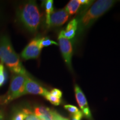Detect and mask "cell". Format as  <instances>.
Returning a JSON list of instances; mask_svg holds the SVG:
<instances>
[{
	"label": "cell",
	"mask_w": 120,
	"mask_h": 120,
	"mask_svg": "<svg viewBox=\"0 0 120 120\" xmlns=\"http://www.w3.org/2000/svg\"><path fill=\"white\" fill-rule=\"evenodd\" d=\"M116 1L113 0H98L81 12L76 19L78 21L77 34L81 36L94 23V22L111 9Z\"/></svg>",
	"instance_id": "6da1fadb"
},
{
	"label": "cell",
	"mask_w": 120,
	"mask_h": 120,
	"mask_svg": "<svg viewBox=\"0 0 120 120\" xmlns=\"http://www.w3.org/2000/svg\"><path fill=\"white\" fill-rule=\"evenodd\" d=\"M0 60L13 73H27L19 56L15 51L10 38L5 35L0 36Z\"/></svg>",
	"instance_id": "7a4b0ae2"
},
{
	"label": "cell",
	"mask_w": 120,
	"mask_h": 120,
	"mask_svg": "<svg viewBox=\"0 0 120 120\" xmlns=\"http://www.w3.org/2000/svg\"><path fill=\"white\" fill-rule=\"evenodd\" d=\"M17 17L30 32L35 34L37 32L41 23V15L35 1H27L19 7Z\"/></svg>",
	"instance_id": "3957f363"
},
{
	"label": "cell",
	"mask_w": 120,
	"mask_h": 120,
	"mask_svg": "<svg viewBox=\"0 0 120 120\" xmlns=\"http://www.w3.org/2000/svg\"><path fill=\"white\" fill-rule=\"evenodd\" d=\"M27 76V73H13L9 90L4 98V103H8L15 99L25 95V82Z\"/></svg>",
	"instance_id": "277c9868"
},
{
	"label": "cell",
	"mask_w": 120,
	"mask_h": 120,
	"mask_svg": "<svg viewBox=\"0 0 120 120\" xmlns=\"http://www.w3.org/2000/svg\"><path fill=\"white\" fill-rule=\"evenodd\" d=\"M58 45L62 54V57L67 67L72 70V45L71 41L66 38L63 34V31L60 32L58 37Z\"/></svg>",
	"instance_id": "5b68a950"
},
{
	"label": "cell",
	"mask_w": 120,
	"mask_h": 120,
	"mask_svg": "<svg viewBox=\"0 0 120 120\" xmlns=\"http://www.w3.org/2000/svg\"><path fill=\"white\" fill-rule=\"evenodd\" d=\"M40 38L33 39L23 49L21 53V57L24 60L35 59L38 58L41 53L42 49L40 47Z\"/></svg>",
	"instance_id": "8992f818"
},
{
	"label": "cell",
	"mask_w": 120,
	"mask_h": 120,
	"mask_svg": "<svg viewBox=\"0 0 120 120\" xmlns=\"http://www.w3.org/2000/svg\"><path fill=\"white\" fill-rule=\"evenodd\" d=\"M69 14L65 8L53 11L51 15L47 26L48 27H56L62 26L68 21Z\"/></svg>",
	"instance_id": "52a82bcc"
},
{
	"label": "cell",
	"mask_w": 120,
	"mask_h": 120,
	"mask_svg": "<svg viewBox=\"0 0 120 120\" xmlns=\"http://www.w3.org/2000/svg\"><path fill=\"white\" fill-rule=\"evenodd\" d=\"M25 94H38L45 97L49 92L48 90L43 87L38 83L34 81V79L28 77L26 78V82L25 86Z\"/></svg>",
	"instance_id": "ba28073f"
},
{
	"label": "cell",
	"mask_w": 120,
	"mask_h": 120,
	"mask_svg": "<svg viewBox=\"0 0 120 120\" xmlns=\"http://www.w3.org/2000/svg\"><path fill=\"white\" fill-rule=\"evenodd\" d=\"M75 93L76 101L81 109L82 113L87 118H91V111L88 107L87 99L82 90L77 85H76L75 86Z\"/></svg>",
	"instance_id": "9c48e42d"
},
{
	"label": "cell",
	"mask_w": 120,
	"mask_h": 120,
	"mask_svg": "<svg viewBox=\"0 0 120 120\" xmlns=\"http://www.w3.org/2000/svg\"><path fill=\"white\" fill-rule=\"evenodd\" d=\"M52 110L49 108L38 106L36 107L34 110V114L40 120H51L52 119Z\"/></svg>",
	"instance_id": "30bf717a"
},
{
	"label": "cell",
	"mask_w": 120,
	"mask_h": 120,
	"mask_svg": "<svg viewBox=\"0 0 120 120\" xmlns=\"http://www.w3.org/2000/svg\"><path fill=\"white\" fill-rule=\"evenodd\" d=\"M80 5L81 4L79 2V0H71L67 4L64 8L69 15H74L79 11Z\"/></svg>",
	"instance_id": "8fae6325"
},
{
	"label": "cell",
	"mask_w": 120,
	"mask_h": 120,
	"mask_svg": "<svg viewBox=\"0 0 120 120\" xmlns=\"http://www.w3.org/2000/svg\"><path fill=\"white\" fill-rule=\"evenodd\" d=\"M53 1L52 0H47L45 2V7L46 10V23L47 25L51 15L53 12Z\"/></svg>",
	"instance_id": "7c38bea8"
},
{
	"label": "cell",
	"mask_w": 120,
	"mask_h": 120,
	"mask_svg": "<svg viewBox=\"0 0 120 120\" xmlns=\"http://www.w3.org/2000/svg\"><path fill=\"white\" fill-rule=\"evenodd\" d=\"M52 45H58V43L56 42L52 41L50 40L48 37H43V38H40V47L41 49L45 47H48V46H51Z\"/></svg>",
	"instance_id": "4fadbf2b"
},
{
	"label": "cell",
	"mask_w": 120,
	"mask_h": 120,
	"mask_svg": "<svg viewBox=\"0 0 120 120\" xmlns=\"http://www.w3.org/2000/svg\"><path fill=\"white\" fill-rule=\"evenodd\" d=\"M26 116V109H22L21 111L16 112L13 115L12 120H25Z\"/></svg>",
	"instance_id": "5bb4252c"
},
{
	"label": "cell",
	"mask_w": 120,
	"mask_h": 120,
	"mask_svg": "<svg viewBox=\"0 0 120 120\" xmlns=\"http://www.w3.org/2000/svg\"><path fill=\"white\" fill-rule=\"evenodd\" d=\"M45 97L46 98V100H48L49 102H50L51 103H52L53 105H55V106H58L61 102V98H58V97L56 96H54L52 95L49 92L45 96Z\"/></svg>",
	"instance_id": "9a60e30c"
},
{
	"label": "cell",
	"mask_w": 120,
	"mask_h": 120,
	"mask_svg": "<svg viewBox=\"0 0 120 120\" xmlns=\"http://www.w3.org/2000/svg\"><path fill=\"white\" fill-rule=\"evenodd\" d=\"M78 28V21L76 19H73L70 21L67 25L65 31H72V30H75V31H77Z\"/></svg>",
	"instance_id": "2e32d148"
},
{
	"label": "cell",
	"mask_w": 120,
	"mask_h": 120,
	"mask_svg": "<svg viewBox=\"0 0 120 120\" xmlns=\"http://www.w3.org/2000/svg\"><path fill=\"white\" fill-rule=\"evenodd\" d=\"M64 108L66 110L71 113L72 115H75L79 113L80 112V111L79 110V109H78L77 107L73 106V105H66L64 106Z\"/></svg>",
	"instance_id": "e0dca14e"
},
{
	"label": "cell",
	"mask_w": 120,
	"mask_h": 120,
	"mask_svg": "<svg viewBox=\"0 0 120 120\" xmlns=\"http://www.w3.org/2000/svg\"><path fill=\"white\" fill-rule=\"evenodd\" d=\"M4 81H5V76H4V65L2 63L0 62V87L2 86Z\"/></svg>",
	"instance_id": "ac0fdd59"
},
{
	"label": "cell",
	"mask_w": 120,
	"mask_h": 120,
	"mask_svg": "<svg viewBox=\"0 0 120 120\" xmlns=\"http://www.w3.org/2000/svg\"><path fill=\"white\" fill-rule=\"evenodd\" d=\"M27 116L25 120H37V117L34 115V113L29 109H26Z\"/></svg>",
	"instance_id": "d6986e66"
},
{
	"label": "cell",
	"mask_w": 120,
	"mask_h": 120,
	"mask_svg": "<svg viewBox=\"0 0 120 120\" xmlns=\"http://www.w3.org/2000/svg\"><path fill=\"white\" fill-rule=\"evenodd\" d=\"M52 115L53 120H68L66 118H64L62 116H61L57 112L53 110V109L52 110Z\"/></svg>",
	"instance_id": "ffe728a7"
},
{
	"label": "cell",
	"mask_w": 120,
	"mask_h": 120,
	"mask_svg": "<svg viewBox=\"0 0 120 120\" xmlns=\"http://www.w3.org/2000/svg\"><path fill=\"white\" fill-rule=\"evenodd\" d=\"M51 94L52 95L54 96H56L58 98H61L62 96V92H61V90L57 89V88H53V90H52L51 91H50Z\"/></svg>",
	"instance_id": "44dd1931"
},
{
	"label": "cell",
	"mask_w": 120,
	"mask_h": 120,
	"mask_svg": "<svg viewBox=\"0 0 120 120\" xmlns=\"http://www.w3.org/2000/svg\"><path fill=\"white\" fill-rule=\"evenodd\" d=\"M83 116V113L81 111H80L79 113L75 115H72L71 118V120H81Z\"/></svg>",
	"instance_id": "7402d4cb"
},
{
	"label": "cell",
	"mask_w": 120,
	"mask_h": 120,
	"mask_svg": "<svg viewBox=\"0 0 120 120\" xmlns=\"http://www.w3.org/2000/svg\"><path fill=\"white\" fill-rule=\"evenodd\" d=\"M79 2L81 4H82L83 6H86V7L90 6V4H91V2H93V1H88V0H79Z\"/></svg>",
	"instance_id": "603a6c76"
},
{
	"label": "cell",
	"mask_w": 120,
	"mask_h": 120,
	"mask_svg": "<svg viewBox=\"0 0 120 120\" xmlns=\"http://www.w3.org/2000/svg\"><path fill=\"white\" fill-rule=\"evenodd\" d=\"M0 120H4V114L1 109H0Z\"/></svg>",
	"instance_id": "cb8c5ba5"
},
{
	"label": "cell",
	"mask_w": 120,
	"mask_h": 120,
	"mask_svg": "<svg viewBox=\"0 0 120 120\" xmlns=\"http://www.w3.org/2000/svg\"><path fill=\"white\" fill-rule=\"evenodd\" d=\"M37 120H39V119H38V118H37Z\"/></svg>",
	"instance_id": "d4e9b609"
}]
</instances>
